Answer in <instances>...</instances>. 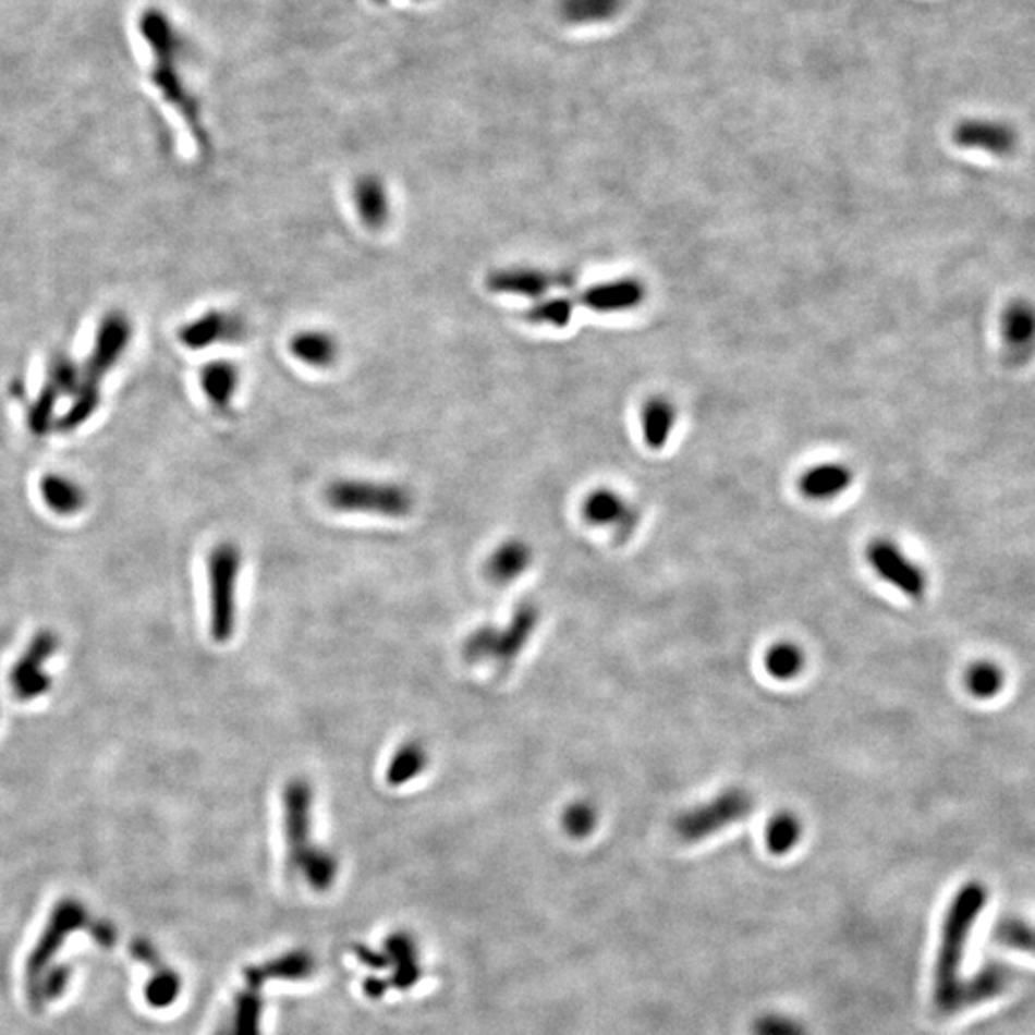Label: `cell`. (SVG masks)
Instances as JSON below:
<instances>
[{
  "label": "cell",
  "instance_id": "8992f818",
  "mask_svg": "<svg viewBox=\"0 0 1035 1035\" xmlns=\"http://www.w3.org/2000/svg\"><path fill=\"white\" fill-rule=\"evenodd\" d=\"M539 606L526 600L516 606L507 628L497 630L494 625H486L474 631L464 641L462 654L468 661L494 660L501 666H510L526 648L539 625Z\"/></svg>",
  "mask_w": 1035,
  "mask_h": 1035
},
{
  "label": "cell",
  "instance_id": "e0dca14e",
  "mask_svg": "<svg viewBox=\"0 0 1035 1035\" xmlns=\"http://www.w3.org/2000/svg\"><path fill=\"white\" fill-rule=\"evenodd\" d=\"M534 560V550L527 543L509 539L487 558L486 575L497 585H507L526 572Z\"/></svg>",
  "mask_w": 1035,
  "mask_h": 1035
},
{
  "label": "cell",
  "instance_id": "277c9868",
  "mask_svg": "<svg viewBox=\"0 0 1035 1035\" xmlns=\"http://www.w3.org/2000/svg\"><path fill=\"white\" fill-rule=\"evenodd\" d=\"M242 552L234 543H219L207 558L209 582V631L219 645L229 643L236 631V585Z\"/></svg>",
  "mask_w": 1035,
  "mask_h": 1035
},
{
  "label": "cell",
  "instance_id": "7a4b0ae2",
  "mask_svg": "<svg viewBox=\"0 0 1035 1035\" xmlns=\"http://www.w3.org/2000/svg\"><path fill=\"white\" fill-rule=\"evenodd\" d=\"M284 838L288 863L302 873L313 890L325 892L334 885L338 861L334 855L313 842V789L305 779L288 782L282 792Z\"/></svg>",
  "mask_w": 1035,
  "mask_h": 1035
},
{
  "label": "cell",
  "instance_id": "4dcf8cb0",
  "mask_svg": "<svg viewBox=\"0 0 1035 1035\" xmlns=\"http://www.w3.org/2000/svg\"><path fill=\"white\" fill-rule=\"evenodd\" d=\"M388 951H390L391 959L398 964L395 986L401 989L411 988L414 982L418 979V964H416L413 943L403 934H398V936H391L388 940Z\"/></svg>",
  "mask_w": 1035,
  "mask_h": 1035
},
{
  "label": "cell",
  "instance_id": "4fadbf2b",
  "mask_svg": "<svg viewBox=\"0 0 1035 1035\" xmlns=\"http://www.w3.org/2000/svg\"><path fill=\"white\" fill-rule=\"evenodd\" d=\"M353 204L361 223L365 224L368 231H382L383 227L390 223V191L380 176H358L353 184Z\"/></svg>",
  "mask_w": 1035,
  "mask_h": 1035
},
{
  "label": "cell",
  "instance_id": "52a82bcc",
  "mask_svg": "<svg viewBox=\"0 0 1035 1035\" xmlns=\"http://www.w3.org/2000/svg\"><path fill=\"white\" fill-rule=\"evenodd\" d=\"M754 812V797L744 789H729L706 804L686 809L675 819V832L685 842H701Z\"/></svg>",
  "mask_w": 1035,
  "mask_h": 1035
},
{
  "label": "cell",
  "instance_id": "7c38bea8",
  "mask_svg": "<svg viewBox=\"0 0 1035 1035\" xmlns=\"http://www.w3.org/2000/svg\"><path fill=\"white\" fill-rule=\"evenodd\" d=\"M643 300L645 287L637 279H618L587 288L575 303L595 313H621L635 309Z\"/></svg>",
  "mask_w": 1035,
  "mask_h": 1035
},
{
  "label": "cell",
  "instance_id": "603a6c76",
  "mask_svg": "<svg viewBox=\"0 0 1035 1035\" xmlns=\"http://www.w3.org/2000/svg\"><path fill=\"white\" fill-rule=\"evenodd\" d=\"M625 0H560L558 12L568 24H602L620 14Z\"/></svg>",
  "mask_w": 1035,
  "mask_h": 1035
},
{
  "label": "cell",
  "instance_id": "e575fe53",
  "mask_svg": "<svg viewBox=\"0 0 1035 1035\" xmlns=\"http://www.w3.org/2000/svg\"><path fill=\"white\" fill-rule=\"evenodd\" d=\"M146 994H148V1001L154 1007H168L179 994V978L173 972H158V976L151 979Z\"/></svg>",
  "mask_w": 1035,
  "mask_h": 1035
},
{
  "label": "cell",
  "instance_id": "9c48e42d",
  "mask_svg": "<svg viewBox=\"0 0 1035 1035\" xmlns=\"http://www.w3.org/2000/svg\"><path fill=\"white\" fill-rule=\"evenodd\" d=\"M58 637L52 631H40L27 646L24 656L10 671V686L20 701H37L50 691V675L42 671L52 654L57 653Z\"/></svg>",
  "mask_w": 1035,
  "mask_h": 1035
},
{
  "label": "cell",
  "instance_id": "8d00e7d4",
  "mask_svg": "<svg viewBox=\"0 0 1035 1035\" xmlns=\"http://www.w3.org/2000/svg\"><path fill=\"white\" fill-rule=\"evenodd\" d=\"M383 988H386V984L380 982V979L368 978L367 984H365V991H367V996L370 997L382 996L383 991H386Z\"/></svg>",
  "mask_w": 1035,
  "mask_h": 1035
},
{
  "label": "cell",
  "instance_id": "44dd1931",
  "mask_svg": "<svg viewBox=\"0 0 1035 1035\" xmlns=\"http://www.w3.org/2000/svg\"><path fill=\"white\" fill-rule=\"evenodd\" d=\"M678 421V411L666 398H650L641 409V430L650 449H661L668 443L671 430Z\"/></svg>",
  "mask_w": 1035,
  "mask_h": 1035
},
{
  "label": "cell",
  "instance_id": "d4e9b609",
  "mask_svg": "<svg viewBox=\"0 0 1035 1035\" xmlns=\"http://www.w3.org/2000/svg\"><path fill=\"white\" fill-rule=\"evenodd\" d=\"M804 835L802 820L794 813L779 812L772 815L769 825L765 827V844L772 855H787L792 852Z\"/></svg>",
  "mask_w": 1035,
  "mask_h": 1035
},
{
  "label": "cell",
  "instance_id": "1f68e13d",
  "mask_svg": "<svg viewBox=\"0 0 1035 1035\" xmlns=\"http://www.w3.org/2000/svg\"><path fill=\"white\" fill-rule=\"evenodd\" d=\"M597 809L595 805L587 800H577L565 807L562 812V828L568 837L582 838L589 837L590 832L597 827Z\"/></svg>",
  "mask_w": 1035,
  "mask_h": 1035
},
{
  "label": "cell",
  "instance_id": "484cf974",
  "mask_svg": "<svg viewBox=\"0 0 1035 1035\" xmlns=\"http://www.w3.org/2000/svg\"><path fill=\"white\" fill-rule=\"evenodd\" d=\"M964 686L976 701H991L1003 691L1004 671L994 661H974L964 673Z\"/></svg>",
  "mask_w": 1035,
  "mask_h": 1035
},
{
  "label": "cell",
  "instance_id": "30bf717a",
  "mask_svg": "<svg viewBox=\"0 0 1035 1035\" xmlns=\"http://www.w3.org/2000/svg\"><path fill=\"white\" fill-rule=\"evenodd\" d=\"M582 514L590 526L618 527L620 539H628L638 522L637 510L631 507L618 491L595 489L583 501Z\"/></svg>",
  "mask_w": 1035,
  "mask_h": 1035
},
{
  "label": "cell",
  "instance_id": "f1b7e54d",
  "mask_svg": "<svg viewBox=\"0 0 1035 1035\" xmlns=\"http://www.w3.org/2000/svg\"><path fill=\"white\" fill-rule=\"evenodd\" d=\"M994 938L1004 948L1035 957V926L1022 918H1003L994 928Z\"/></svg>",
  "mask_w": 1035,
  "mask_h": 1035
},
{
  "label": "cell",
  "instance_id": "f546056e",
  "mask_svg": "<svg viewBox=\"0 0 1035 1035\" xmlns=\"http://www.w3.org/2000/svg\"><path fill=\"white\" fill-rule=\"evenodd\" d=\"M575 302L570 297H552V300H537L532 309L526 310V319L535 325L564 328L570 325L574 315Z\"/></svg>",
  "mask_w": 1035,
  "mask_h": 1035
},
{
  "label": "cell",
  "instance_id": "d6986e66",
  "mask_svg": "<svg viewBox=\"0 0 1035 1035\" xmlns=\"http://www.w3.org/2000/svg\"><path fill=\"white\" fill-rule=\"evenodd\" d=\"M240 373L229 361L209 363L202 370V388L217 413H229L239 390Z\"/></svg>",
  "mask_w": 1035,
  "mask_h": 1035
},
{
  "label": "cell",
  "instance_id": "d590c367",
  "mask_svg": "<svg viewBox=\"0 0 1035 1035\" xmlns=\"http://www.w3.org/2000/svg\"><path fill=\"white\" fill-rule=\"evenodd\" d=\"M355 953H357L358 959H361L363 963L373 966V969H382V966L390 964V961H386V957L382 959V957L375 955L370 949L361 948V946L355 948Z\"/></svg>",
  "mask_w": 1035,
  "mask_h": 1035
},
{
  "label": "cell",
  "instance_id": "5bb4252c",
  "mask_svg": "<svg viewBox=\"0 0 1035 1035\" xmlns=\"http://www.w3.org/2000/svg\"><path fill=\"white\" fill-rule=\"evenodd\" d=\"M557 279L550 272L534 267H509L487 277L486 284L495 294L522 295L541 300L555 287Z\"/></svg>",
  "mask_w": 1035,
  "mask_h": 1035
},
{
  "label": "cell",
  "instance_id": "3957f363",
  "mask_svg": "<svg viewBox=\"0 0 1035 1035\" xmlns=\"http://www.w3.org/2000/svg\"><path fill=\"white\" fill-rule=\"evenodd\" d=\"M138 29L143 33L146 45L150 47L151 60H154V65H151L154 87L160 90L166 102L171 104L176 112L181 113L196 143L199 146H206V129L202 123L198 102L184 87L183 77L176 68L179 35L175 27L161 10L151 9L146 10L141 16Z\"/></svg>",
  "mask_w": 1035,
  "mask_h": 1035
},
{
  "label": "cell",
  "instance_id": "9a60e30c",
  "mask_svg": "<svg viewBox=\"0 0 1035 1035\" xmlns=\"http://www.w3.org/2000/svg\"><path fill=\"white\" fill-rule=\"evenodd\" d=\"M853 472L842 462H820L802 474L800 494L809 501H832L850 489Z\"/></svg>",
  "mask_w": 1035,
  "mask_h": 1035
},
{
  "label": "cell",
  "instance_id": "6da1fadb",
  "mask_svg": "<svg viewBox=\"0 0 1035 1035\" xmlns=\"http://www.w3.org/2000/svg\"><path fill=\"white\" fill-rule=\"evenodd\" d=\"M986 885L971 880L957 890L941 923L940 948L934 969V1004L940 1014L953 1016L963 1012L964 978H961L964 955L969 949L974 924L988 905Z\"/></svg>",
  "mask_w": 1035,
  "mask_h": 1035
},
{
  "label": "cell",
  "instance_id": "2e32d148",
  "mask_svg": "<svg viewBox=\"0 0 1035 1035\" xmlns=\"http://www.w3.org/2000/svg\"><path fill=\"white\" fill-rule=\"evenodd\" d=\"M290 351L300 363L310 368L334 367L340 357V343L325 330H303L290 340Z\"/></svg>",
  "mask_w": 1035,
  "mask_h": 1035
},
{
  "label": "cell",
  "instance_id": "5b68a950",
  "mask_svg": "<svg viewBox=\"0 0 1035 1035\" xmlns=\"http://www.w3.org/2000/svg\"><path fill=\"white\" fill-rule=\"evenodd\" d=\"M327 502L338 512H363L383 518H405L414 497L405 486L373 479H336L327 487Z\"/></svg>",
  "mask_w": 1035,
  "mask_h": 1035
},
{
  "label": "cell",
  "instance_id": "ac0fdd59",
  "mask_svg": "<svg viewBox=\"0 0 1035 1035\" xmlns=\"http://www.w3.org/2000/svg\"><path fill=\"white\" fill-rule=\"evenodd\" d=\"M1009 984H1011V972L1001 964L982 966L972 976L964 978L963 997H961L963 1011L989 1003L997 997L1003 996Z\"/></svg>",
  "mask_w": 1035,
  "mask_h": 1035
},
{
  "label": "cell",
  "instance_id": "83f0119b",
  "mask_svg": "<svg viewBox=\"0 0 1035 1035\" xmlns=\"http://www.w3.org/2000/svg\"><path fill=\"white\" fill-rule=\"evenodd\" d=\"M310 969H313V961L310 957L303 955V953H294V955L282 957L279 961L275 963H267L265 966H257V969H249L246 972V982L249 986H257L261 988L265 979L269 978H305L309 974Z\"/></svg>",
  "mask_w": 1035,
  "mask_h": 1035
},
{
  "label": "cell",
  "instance_id": "ffe728a7",
  "mask_svg": "<svg viewBox=\"0 0 1035 1035\" xmlns=\"http://www.w3.org/2000/svg\"><path fill=\"white\" fill-rule=\"evenodd\" d=\"M955 138L957 143L969 148H984L997 154L1011 150L1014 144L1011 129L996 121H964L957 127Z\"/></svg>",
  "mask_w": 1035,
  "mask_h": 1035
},
{
  "label": "cell",
  "instance_id": "4316f807",
  "mask_svg": "<svg viewBox=\"0 0 1035 1035\" xmlns=\"http://www.w3.org/2000/svg\"><path fill=\"white\" fill-rule=\"evenodd\" d=\"M764 663L767 673L772 679L792 681L804 671L805 654L802 646L789 643V641H781L765 653Z\"/></svg>",
  "mask_w": 1035,
  "mask_h": 1035
},
{
  "label": "cell",
  "instance_id": "7402d4cb",
  "mask_svg": "<svg viewBox=\"0 0 1035 1035\" xmlns=\"http://www.w3.org/2000/svg\"><path fill=\"white\" fill-rule=\"evenodd\" d=\"M40 495L50 510L60 516H72L85 504V491L65 476H45L40 479Z\"/></svg>",
  "mask_w": 1035,
  "mask_h": 1035
},
{
  "label": "cell",
  "instance_id": "d6a6232c",
  "mask_svg": "<svg viewBox=\"0 0 1035 1035\" xmlns=\"http://www.w3.org/2000/svg\"><path fill=\"white\" fill-rule=\"evenodd\" d=\"M259 988L247 984V991H244L236 1001V1014H234V1035H259V1011L261 1003L257 997Z\"/></svg>",
  "mask_w": 1035,
  "mask_h": 1035
},
{
  "label": "cell",
  "instance_id": "8fae6325",
  "mask_svg": "<svg viewBox=\"0 0 1035 1035\" xmlns=\"http://www.w3.org/2000/svg\"><path fill=\"white\" fill-rule=\"evenodd\" d=\"M246 332L244 320L227 310H209L181 328L179 338L191 350H206L219 342H234Z\"/></svg>",
  "mask_w": 1035,
  "mask_h": 1035
},
{
  "label": "cell",
  "instance_id": "ba28073f",
  "mask_svg": "<svg viewBox=\"0 0 1035 1035\" xmlns=\"http://www.w3.org/2000/svg\"><path fill=\"white\" fill-rule=\"evenodd\" d=\"M865 557L873 572L882 582L900 590L901 595L913 600L924 597L928 587L926 572L898 547V543L890 541L886 537L873 539L868 543Z\"/></svg>",
  "mask_w": 1035,
  "mask_h": 1035
},
{
  "label": "cell",
  "instance_id": "cb8c5ba5",
  "mask_svg": "<svg viewBox=\"0 0 1035 1035\" xmlns=\"http://www.w3.org/2000/svg\"><path fill=\"white\" fill-rule=\"evenodd\" d=\"M428 762L430 759L423 742H405L391 757L386 769V782L390 787H403L406 782L414 781L428 767Z\"/></svg>",
  "mask_w": 1035,
  "mask_h": 1035
},
{
  "label": "cell",
  "instance_id": "836d02e7",
  "mask_svg": "<svg viewBox=\"0 0 1035 1035\" xmlns=\"http://www.w3.org/2000/svg\"><path fill=\"white\" fill-rule=\"evenodd\" d=\"M752 1034L809 1035V1032H807V1027H805L800 1020L794 1019V1016L781 1014V1012H767V1014L757 1016L754 1026H752Z\"/></svg>",
  "mask_w": 1035,
  "mask_h": 1035
}]
</instances>
